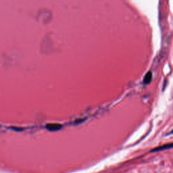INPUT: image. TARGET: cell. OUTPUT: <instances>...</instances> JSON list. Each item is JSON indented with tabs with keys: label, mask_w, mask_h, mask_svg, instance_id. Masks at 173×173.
<instances>
[{
	"label": "cell",
	"mask_w": 173,
	"mask_h": 173,
	"mask_svg": "<svg viewBox=\"0 0 173 173\" xmlns=\"http://www.w3.org/2000/svg\"><path fill=\"white\" fill-rule=\"evenodd\" d=\"M172 148H173V143L163 145V146H160V147H156V148H153V150H151V152H160V151L169 150V149H172Z\"/></svg>",
	"instance_id": "cell-1"
},
{
	"label": "cell",
	"mask_w": 173,
	"mask_h": 173,
	"mask_svg": "<svg viewBox=\"0 0 173 173\" xmlns=\"http://www.w3.org/2000/svg\"><path fill=\"white\" fill-rule=\"evenodd\" d=\"M62 126L60 124H48L46 125V128H48L49 131H58L62 128Z\"/></svg>",
	"instance_id": "cell-2"
},
{
	"label": "cell",
	"mask_w": 173,
	"mask_h": 173,
	"mask_svg": "<svg viewBox=\"0 0 173 173\" xmlns=\"http://www.w3.org/2000/svg\"><path fill=\"white\" fill-rule=\"evenodd\" d=\"M152 72H147L146 74L145 75V77L143 78V83L145 85H148L149 83H150V82L152 81Z\"/></svg>",
	"instance_id": "cell-3"
},
{
	"label": "cell",
	"mask_w": 173,
	"mask_h": 173,
	"mask_svg": "<svg viewBox=\"0 0 173 173\" xmlns=\"http://www.w3.org/2000/svg\"><path fill=\"white\" fill-rule=\"evenodd\" d=\"M169 134H173V130H172V131L171 132V133H170Z\"/></svg>",
	"instance_id": "cell-4"
}]
</instances>
